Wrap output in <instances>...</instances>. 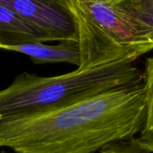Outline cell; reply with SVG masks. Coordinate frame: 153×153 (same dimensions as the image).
<instances>
[{
    "mask_svg": "<svg viewBox=\"0 0 153 153\" xmlns=\"http://www.w3.org/2000/svg\"><path fill=\"white\" fill-rule=\"evenodd\" d=\"M145 122L143 84L48 112L0 120V148L15 153H97L134 138Z\"/></svg>",
    "mask_w": 153,
    "mask_h": 153,
    "instance_id": "obj_1",
    "label": "cell"
},
{
    "mask_svg": "<svg viewBox=\"0 0 153 153\" xmlns=\"http://www.w3.org/2000/svg\"><path fill=\"white\" fill-rule=\"evenodd\" d=\"M143 83L135 60L41 77L23 72L0 91V120L44 113L125 87Z\"/></svg>",
    "mask_w": 153,
    "mask_h": 153,
    "instance_id": "obj_2",
    "label": "cell"
},
{
    "mask_svg": "<svg viewBox=\"0 0 153 153\" xmlns=\"http://www.w3.org/2000/svg\"><path fill=\"white\" fill-rule=\"evenodd\" d=\"M77 30L78 70L122 60H136L152 51L153 42L121 0H65Z\"/></svg>",
    "mask_w": 153,
    "mask_h": 153,
    "instance_id": "obj_3",
    "label": "cell"
},
{
    "mask_svg": "<svg viewBox=\"0 0 153 153\" xmlns=\"http://www.w3.org/2000/svg\"><path fill=\"white\" fill-rule=\"evenodd\" d=\"M46 31L53 41L78 40L74 20L65 0H0Z\"/></svg>",
    "mask_w": 153,
    "mask_h": 153,
    "instance_id": "obj_4",
    "label": "cell"
},
{
    "mask_svg": "<svg viewBox=\"0 0 153 153\" xmlns=\"http://www.w3.org/2000/svg\"><path fill=\"white\" fill-rule=\"evenodd\" d=\"M49 41L53 39L46 31L0 3V50L5 47Z\"/></svg>",
    "mask_w": 153,
    "mask_h": 153,
    "instance_id": "obj_5",
    "label": "cell"
},
{
    "mask_svg": "<svg viewBox=\"0 0 153 153\" xmlns=\"http://www.w3.org/2000/svg\"><path fill=\"white\" fill-rule=\"evenodd\" d=\"M56 45L32 43L14 47H5L1 50L19 52L27 55L35 65L68 63L80 65V48L78 40L65 39Z\"/></svg>",
    "mask_w": 153,
    "mask_h": 153,
    "instance_id": "obj_6",
    "label": "cell"
},
{
    "mask_svg": "<svg viewBox=\"0 0 153 153\" xmlns=\"http://www.w3.org/2000/svg\"><path fill=\"white\" fill-rule=\"evenodd\" d=\"M143 84L145 98V122L139 137L135 139L142 149L151 153L153 152V56L145 61Z\"/></svg>",
    "mask_w": 153,
    "mask_h": 153,
    "instance_id": "obj_7",
    "label": "cell"
},
{
    "mask_svg": "<svg viewBox=\"0 0 153 153\" xmlns=\"http://www.w3.org/2000/svg\"><path fill=\"white\" fill-rule=\"evenodd\" d=\"M121 3L153 42V0H121Z\"/></svg>",
    "mask_w": 153,
    "mask_h": 153,
    "instance_id": "obj_8",
    "label": "cell"
},
{
    "mask_svg": "<svg viewBox=\"0 0 153 153\" xmlns=\"http://www.w3.org/2000/svg\"><path fill=\"white\" fill-rule=\"evenodd\" d=\"M100 153H149L142 149L136 142L135 137L117 142L104 147Z\"/></svg>",
    "mask_w": 153,
    "mask_h": 153,
    "instance_id": "obj_9",
    "label": "cell"
},
{
    "mask_svg": "<svg viewBox=\"0 0 153 153\" xmlns=\"http://www.w3.org/2000/svg\"><path fill=\"white\" fill-rule=\"evenodd\" d=\"M0 153H7V152H5L4 151H1V152H0Z\"/></svg>",
    "mask_w": 153,
    "mask_h": 153,
    "instance_id": "obj_10",
    "label": "cell"
}]
</instances>
